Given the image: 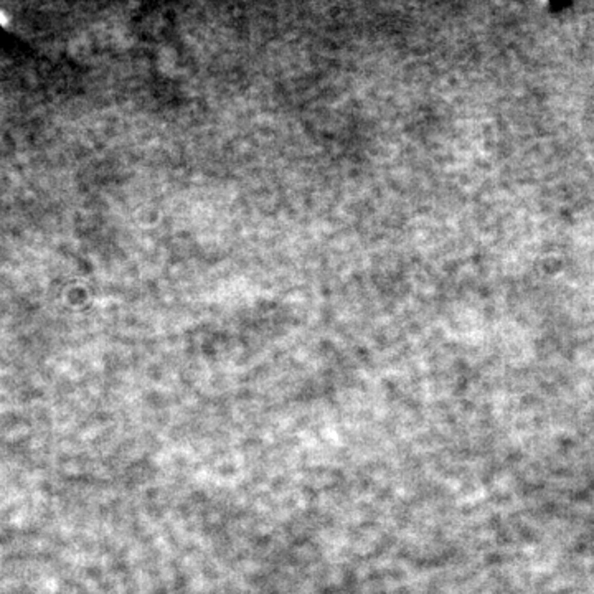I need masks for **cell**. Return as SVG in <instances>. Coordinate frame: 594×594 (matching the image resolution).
I'll list each match as a JSON object with an SVG mask.
<instances>
[{
  "label": "cell",
  "instance_id": "1",
  "mask_svg": "<svg viewBox=\"0 0 594 594\" xmlns=\"http://www.w3.org/2000/svg\"><path fill=\"white\" fill-rule=\"evenodd\" d=\"M5 19H4V15H2V12H0V22H4Z\"/></svg>",
  "mask_w": 594,
  "mask_h": 594
}]
</instances>
